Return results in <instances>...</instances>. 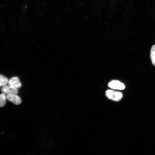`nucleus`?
I'll use <instances>...</instances> for the list:
<instances>
[{
    "label": "nucleus",
    "mask_w": 155,
    "mask_h": 155,
    "mask_svg": "<svg viewBox=\"0 0 155 155\" xmlns=\"http://www.w3.org/2000/svg\"><path fill=\"white\" fill-rule=\"evenodd\" d=\"M108 86L112 89L117 90H123L125 88L124 84L117 80H112L108 84Z\"/></svg>",
    "instance_id": "obj_2"
},
{
    "label": "nucleus",
    "mask_w": 155,
    "mask_h": 155,
    "mask_svg": "<svg viewBox=\"0 0 155 155\" xmlns=\"http://www.w3.org/2000/svg\"><path fill=\"white\" fill-rule=\"evenodd\" d=\"M8 85L11 88L18 89L22 86L18 78L14 77L11 78L9 80Z\"/></svg>",
    "instance_id": "obj_3"
},
{
    "label": "nucleus",
    "mask_w": 155,
    "mask_h": 155,
    "mask_svg": "<svg viewBox=\"0 0 155 155\" xmlns=\"http://www.w3.org/2000/svg\"><path fill=\"white\" fill-rule=\"evenodd\" d=\"M18 89L11 88L9 85H6L2 87L1 90L2 93L5 95L11 94H17Z\"/></svg>",
    "instance_id": "obj_5"
},
{
    "label": "nucleus",
    "mask_w": 155,
    "mask_h": 155,
    "mask_svg": "<svg viewBox=\"0 0 155 155\" xmlns=\"http://www.w3.org/2000/svg\"><path fill=\"white\" fill-rule=\"evenodd\" d=\"M150 57L152 64L155 66V45H154L151 47Z\"/></svg>",
    "instance_id": "obj_6"
},
{
    "label": "nucleus",
    "mask_w": 155,
    "mask_h": 155,
    "mask_svg": "<svg viewBox=\"0 0 155 155\" xmlns=\"http://www.w3.org/2000/svg\"><path fill=\"white\" fill-rule=\"evenodd\" d=\"M7 99L9 101L16 105H19L21 103L20 97L17 94H11L6 95Z\"/></svg>",
    "instance_id": "obj_4"
},
{
    "label": "nucleus",
    "mask_w": 155,
    "mask_h": 155,
    "mask_svg": "<svg viewBox=\"0 0 155 155\" xmlns=\"http://www.w3.org/2000/svg\"><path fill=\"white\" fill-rule=\"evenodd\" d=\"M105 94L108 99L115 101H119L123 97V94L121 92L112 90H107Z\"/></svg>",
    "instance_id": "obj_1"
},
{
    "label": "nucleus",
    "mask_w": 155,
    "mask_h": 155,
    "mask_svg": "<svg viewBox=\"0 0 155 155\" xmlns=\"http://www.w3.org/2000/svg\"><path fill=\"white\" fill-rule=\"evenodd\" d=\"M9 80L7 78L3 75H1L0 76V85L3 87L7 85L8 84Z\"/></svg>",
    "instance_id": "obj_7"
},
{
    "label": "nucleus",
    "mask_w": 155,
    "mask_h": 155,
    "mask_svg": "<svg viewBox=\"0 0 155 155\" xmlns=\"http://www.w3.org/2000/svg\"><path fill=\"white\" fill-rule=\"evenodd\" d=\"M7 99L6 96L3 93H2L0 96V106L1 107L5 106Z\"/></svg>",
    "instance_id": "obj_8"
}]
</instances>
